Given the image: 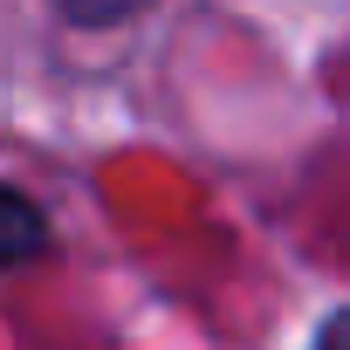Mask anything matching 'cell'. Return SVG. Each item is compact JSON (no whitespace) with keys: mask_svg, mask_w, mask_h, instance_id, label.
<instances>
[{"mask_svg":"<svg viewBox=\"0 0 350 350\" xmlns=\"http://www.w3.org/2000/svg\"><path fill=\"white\" fill-rule=\"evenodd\" d=\"M49 241H55V227H49V213L14 186V179H0V275L8 268H28V261H42L49 254Z\"/></svg>","mask_w":350,"mask_h":350,"instance_id":"cell-1","label":"cell"},{"mask_svg":"<svg viewBox=\"0 0 350 350\" xmlns=\"http://www.w3.org/2000/svg\"><path fill=\"white\" fill-rule=\"evenodd\" d=\"M49 8H55L69 28H117V21L144 14L151 0H49Z\"/></svg>","mask_w":350,"mask_h":350,"instance_id":"cell-2","label":"cell"},{"mask_svg":"<svg viewBox=\"0 0 350 350\" xmlns=\"http://www.w3.org/2000/svg\"><path fill=\"white\" fill-rule=\"evenodd\" d=\"M309 350H343V309H323V316H316V336H309Z\"/></svg>","mask_w":350,"mask_h":350,"instance_id":"cell-3","label":"cell"}]
</instances>
